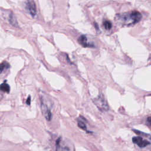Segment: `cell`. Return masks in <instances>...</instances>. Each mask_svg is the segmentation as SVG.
<instances>
[{
    "label": "cell",
    "mask_w": 151,
    "mask_h": 151,
    "mask_svg": "<svg viewBox=\"0 0 151 151\" xmlns=\"http://www.w3.org/2000/svg\"><path fill=\"white\" fill-rule=\"evenodd\" d=\"M141 13L137 11H132L122 14H117L116 16L117 22L123 26H129L139 22L142 19Z\"/></svg>",
    "instance_id": "6da1fadb"
},
{
    "label": "cell",
    "mask_w": 151,
    "mask_h": 151,
    "mask_svg": "<svg viewBox=\"0 0 151 151\" xmlns=\"http://www.w3.org/2000/svg\"><path fill=\"white\" fill-rule=\"evenodd\" d=\"M41 109L42 113L45 119L50 121L52 117V101L47 97L42 95L41 99Z\"/></svg>",
    "instance_id": "7a4b0ae2"
},
{
    "label": "cell",
    "mask_w": 151,
    "mask_h": 151,
    "mask_svg": "<svg viewBox=\"0 0 151 151\" xmlns=\"http://www.w3.org/2000/svg\"><path fill=\"white\" fill-rule=\"evenodd\" d=\"M56 151H75V149L71 142L60 137L56 140Z\"/></svg>",
    "instance_id": "3957f363"
},
{
    "label": "cell",
    "mask_w": 151,
    "mask_h": 151,
    "mask_svg": "<svg viewBox=\"0 0 151 151\" xmlns=\"http://www.w3.org/2000/svg\"><path fill=\"white\" fill-rule=\"evenodd\" d=\"M94 104L101 111H107L109 110V106L102 94L99 95V96L93 100Z\"/></svg>",
    "instance_id": "277c9868"
},
{
    "label": "cell",
    "mask_w": 151,
    "mask_h": 151,
    "mask_svg": "<svg viewBox=\"0 0 151 151\" xmlns=\"http://www.w3.org/2000/svg\"><path fill=\"white\" fill-rule=\"evenodd\" d=\"M133 142L137 145L139 147H145L150 145V142L147 140L143 139L140 136H135L132 138Z\"/></svg>",
    "instance_id": "5b68a950"
},
{
    "label": "cell",
    "mask_w": 151,
    "mask_h": 151,
    "mask_svg": "<svg viewBox=\"0 0 151 151\" xmlns=\"http://www.w3.org/2000/svg\"><path fill=\"white\" fill-rule=\"evenodd\" d=\"M25 8L29 14L32 17H35L37 14V8L35 2L33 1H28L26 2Z\"/></svg>",
    "instance_id": "8992f818"
},
{
    "label": "cell",
    "mask_w": 151,
    "mask_h": 151,
    "mask_svg": "<svg viewBox=\"0 0 151 151\" xmlns=\"http://www.w3.org/2000/svg\"><path fill=\"white\" fill-rule=\"evenodd\" d=\"M78 43L83 46V47H93L94 45L93 42H91L87 38V37L85 35H80L78 38Z\"/></svg>",
    "instance_id": "52a82bcc"
},
{
    "label": "cell",
    "mask_w": 151,
    "mask_h": 151,
    "mask_svg": "<svg viewBox=\"0 0 151 151\" xmlns=\"http://www.w3.org/2000/svg\"><path fill=\"white\" fill-rule=\"evenodd\" d=\"M78 126L81 128V129L84 130H87V126L86 124L85 123V119H84V117L80 116L78 120V123H77Z\"/></svg>",
    "instance_id": "ba28073f"
},
{
    "label": "cell",
    "mask_w": 151,
    "mask_h": 151,
    "mask_svg": "<svg viewBox=\"0 0 151 151\" xmlns=\"http://www.w3.org/2000/svg\"><path fill=\"white\" fill-rule=\"evenodd\" d=\"M0 90L3 92L9 93L10 90V87L8 84H7L6 82H4L0 85Z\"/></svg>",
    "instance_id": "9c48e42d"
},
{
    "label": "cell",
    "mask_w": 151,
    "mask_h": 151,
    "mask_svg": "<svg viewBox=\"0 0 151 151\" xmlns=\"http://www.w3.org/2000/svg\"><path fill=\"white\" fill-rule=\"evenodd\" d=\"M9 67V64L6 61H4L0 63V74L2 73L5 69H7Z\"/></svg>",
    "instance_id": "30bf717a"
},
{
    "label": "cell",
    "mask_w": 151,
    "mask_h": 151,
    "mask_svg": "<svg viewBox=\"0 0 151 151\" xmlns=\"http://www.w3.org/2000/svg\"><path fill=\"white\" fill-rule=\"evenodd\" d=\"M103 25L104 27V28L107 30H109V29H110L112 27V24L111 22L110 21H108V20H106L103 22Z\"/></svg>",
    "instance_id": "8fae6325"
},
{
    "label": "cell",
    "mask_w": 151,
    "mask_h": 151,
    "mask_svg": "<svg viewBox=\"0 0 151 151\" xmlns=\"http://www.w3.org/2000/svg\"><path fill=\"white\" fill-rule=\"evenodd\" d=\"M9 21L11 23V24L14 25V26H17L18 25L17 24V21L15 19V18L14 17V15L12 14H10V16H9Z\"/></svg>",
    "instance_id": "7c38bea8"
},
{
    "label": "cell",
    "mask_w": 151,
    "mask_h": 151,
    "mask_svg": "<svg viewBox=\"0 0 151 151\" xmlns=\"http://www.w3.org/2000/svg\"><path fill=\"white\" fill-rule=\"evenodd\" d=\"M26 103H27V104L28 105H29V104H31V97H30V96H29V97H28V99H27V101H26Z\"/></svg>",
    "instance_id": "4fadbf2b"
},
{
    "label": "cell",
    "mask_w": 151,
    "mask_h": 151,
    "mask_svg": "<svg viewBox=\"0 0 151 151\" xmlns=\"http://www.w3.org/2000/svg\"><path fill=\"white\" fill-rule=\"evenodd\" d=\"M94 27H95V28H96V29L97 30L99 29V27H98V25H97V24L96 22H94Z\"/></svg>",
    "instance_id": "5bb4252c"
},
{
    "label": "cell",
    "mask_w": 151,
    "mask_h": 151,
    "mask_svg": "<svg viewBox=\"0 0 151 151\" xmlns=\"http://www.w3.org/2000/svg\"><path fill=\"white\" fill-rule=\"evenodd\" d=\"M147 122H148L149 124L150 125V117H148V118H147Z\"/></svg>",
    "instance_id": "9a60e30c"
}]
</instances>
